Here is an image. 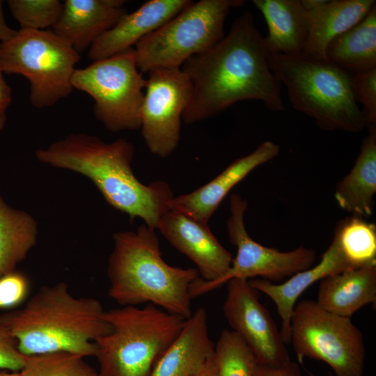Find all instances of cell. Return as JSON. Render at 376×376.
Wrapping results in <instances>:
<instances>
[{"label": "cell", "instance_id": "obj_35", "mask_svg": "<svg viewBox=\"0 0 376 376\" xmlns=\"http://www.w3.org/2000/svg\"><path fill=\"white\" fill-rule=\"evenodd\" d=\"M16 31L6 24L3 15V3L0 0V42L10 38L15 34Z\"/></svg>", "mask_w": 376, "mask_h": 376}, {"label": "cell", "instance_id": "obj_15", "mask_svg": "<svg viewBox=\"0 0 376 376\" xmlns=\"http://www.w3.org/2000/svg\"><path fill=\"white\" fill-rule=\"evenodd\" d=\"M279 151V146L275 143L263 142L251 153L235 160L205 185L191 192L174 196L170 208L178 209L208 224L230 190L255 169L276 157Z\"/></svg>", "mask_w": 376, "mask_h": 376}, {"label": "cell", "instance_id": "obj_13", "mask_svg": "<svg viewBox=\"0 0 376 376\" xmlns=\"http://www.w3.org/2000/svg\"><path fill=\"white\" fill-rule=\"evenodd\" d=\"M226 283L224 315L232 330L251 349L258 363L277 367L290 361L281 331L260 301V292L246 279L234 278Z\"/></svg>", "mask_w": 376, "mask_h": 376}, {"label": "cell", "instance_id": "obj_18", "mask_svg": "<svg viewBox=\"0 0 376 376\" xmlns=\"http://www.w3.org/2000/svg\"><path fill=\"white\" fill-rule=\"evenodd\" d=\"M121 0H65L63 11L52 28L79 54L90 48L126 13Z\"/></svg>", "mask_w": 376, "mask_h": 376}, {"label": "cell", "instance_id": "obj_34", "mask_svg": "<svg viewBox=\"0 0 376 376\" xmlns=\"http://www.w3.org/2000/svg\"><path fill=\"white\" fill-rule=\"evenodd\" d=\"M12 102V91L6 83L3 72L0 69V132L6 121V111Z\"/></svg>", "mask_w": 376, "mask_h": 376}, {"label": "cell", "instance_id": "obj_16", "mask_svg": "<svg viewBox=\"0 0 376 376\" xmlns=\"http://www.w3.org/2000/svg\"><path fill=\"white\" fill-rule=\"evenodd\" d=\"M190 0H150L102 33L90 47L88 58L103 59L133 48L142 38L178 14Z\"/></svg>", "mask_w": 376, "mask_h": 376}, {"label": "cell", "instance_id": "obj_11", "mask_svg": "<svg viewBox=\"0 0 376 376\" xmlns=\"http://www.w3.org/2000/svg\"><path fill=\"white\" fill-rule=\"evenodd\" d=\"M246 200L237 194L230 196V215L227 221V230L232 244L237 248L230 269L221 279L205 281L198 277L191 285V299L212 291L234 278L249 280L256 277L280 283L297 272L314 265L315 251L299 246L290 251H280L265 246L253 240L244 224Z\"/></svg>", "mask_w": 376, "mask_h": 376}, {"label": "cell", "instance_id": "obj_28", "mask_svg": "<svg viewBox=\"0 0 376 376\" xmlns=\"http://www.w3.org/2000/svg\"><path fill=\"white\" fill-rule=\"evenodd\" d=\"M79 354L58 352L29 356L20 376H100Z\"/></svg>", "mask_w": 376, "mask_h": 376}, {"label": "cell", "instance_id": "obj_32", "mask_svg": "<svg viewBox=\"0 0 376 376\" xmlns=\"http://www.w3.org/2000/svg\"><path fill=\"white\" fill-rule=\"evenodd\" d=\"M26 357L20 352L16 340L8 330L0 324V370L19 372Z\"/></svg>", "mask_w": 376, "mask_h": 376}, {"label": "cell", "instance_id": "obj_30", "mask_svg": "<svg viewBox=\"0 0 376 376\" xmlns=\"http://www.w3.org/2000/svg\"><path fill=\"white\" fill-rule=\"evenodd\" d=\"M352 86L357 102L363 105L367 127H376V68L352 75Z\"/></svg>", "mask_w": 376, "mask_h": 376}, {"label": "cell", "instance_id": "obj_29", "mask_svg": "<svg viewBox=\"0 0 376 376\" xmlns=\"http://www.w3.org/2000/svg\"><path fill=\"white\" fill-rule=\"evenodd\" d=\"M7 3L20 29L25 30L52 28L63 7V3L58 0H9Z\"/></svg>", "mask_w": 376, "mask_h": 376}, {"label": "cell", "instance_id": "obj_7", "mask_svg": "<svg viewBox=\"0 0 376 376\" xmlns=\"http://www.w3.org/2000/svg\"><path fill=\"white\" fill-rule=\"evenodd\" d=\"M79 54L52 30L19 29L0 42V69L30 84L31 104L52 107L73 91L72 78Z\"/></svg>", "mask_w": 376, "mask_h": 376}, {"label": "cell", "instance_id": "obj_23", "mask_svg": "<svg viewBox=\"0 0 376 376\" xmlns=\"http://www.w3.org/2000/svg\"><path fill=\"white\" fill-rule=\"evenodd\" d=\"M368 134L350 171L336 185L334 196L339 207L352 216L373 214L376 194V127Z\"/></svg>", "mask_w": 376, "mask_h": 376}, {"label": "cell", "instance_id": "obj_26", "mask_svg": "<svg viewBox=\"0 0 376 376\" xmlns=\"http://www.w3.org/2000/svg\"><path fill=\"white\" fill-rule=\"evenodd\" d=\"M333 240L352 268L376 265V226L364 218L352 215L340 220Z\"/></svg>", "mask_w": 376, "mask_h": 376}, {"label": "cell", "instance_id": "obj_9", "mask_svg": "<svg viewBox=\"0 0 376 376\" xmlns=\"http://www.w3.org/2000/svg\"><path fill=\"white\" fill-rule=\"evenodd\" d=\"M72 85L93 97L96 118L110 132L141 127L146 79L137 68L134 48L76 69Z\"/></svg>", "mask_w": 376, "mask_h": 376}, {"label": "cell", "instance_id": "obj_25", "mask_svg": "<svg viewBox=\"0 0 376 376\" xmlns=\"http://www.w3.org/2000/svg\"><path fill=\"white\" fill-rule=\"evenodd\" d=\"M37 236L34 218L8 205L0 194V278L15 271L36 245Z\"/></svg>", "mask_w": 376, "mask_h": 376}, {"label": "cell", "instance_id": "obj_5", "mask_svg": "<svg viewBox=\"0 0 376 376\" xmlns=\"http://www.w3.org/2000/svg\"><path fill=\"white\" fill-rule=\"evenodd\" d=\"M269 67L287 88L293 108L326 131L359 132L367 127L352 90V75L305 52L269 54Z\"/></svg>", "mask_w": 376, "mask_h": 376}, {"label": "cell", "instance_id": "obj_31", "mask_svg": "<svg viewBox=\"0 0 376 376\" xmlns=\"http://www.w3.org/2000/svg\"><path fill=\"white\" fill-rule=\"evenodd\" d=\"M29 281L22 272L14 271L0 278V308L21 304L29 292Z\"/></svg>", "mask_w": 376, "mask_h": 376}, {"label": "cell", "instance_id": "obj_10", "mask_svg": "<svg viewBox=\"0 0 376 376\" xmlns=\"http://www.w3.org/2000/svg\"><path fill=\"white\" fill-rule=\"evenodd\" d=\"M290 343L298 361L304 358L327 363L336 376H363V334L350 318L330 313L315 300L296 304L290 320Z\"/></svg>", "mask_w": 376, "mask_h": 376}, {"label": "cell", "instance_id": "obj_37", "mask_svg": "<svg viewBox=\"0 0 376 376\" xmlns=\"http://www.w3.org/2000/svg\"><path fill=\"white\" fill-rule=\"evenodd\" d=\"M0 376H20L19 372L1 373Z\"/></svg>", "mask_w": 376, "mask_h": 376}, {"label": "cell", "instance_id": "obj_12", "mask_svg": "<svg viewBox=\"0 0 376 376\" xmlns=\"http://www.w3.org/2000/svg\"><path fill=\"white\" fill-rule=\"evenodd\" d=\"M147 73L141 111V135L153 155L166 158L178 146L181 120L191 100L192 85L181 68H159Z\"/></svg>", "mask_w": 376, "mask_h": 376}, {"label": "cell", "instance_id": "obj_14", "mask_svg": "<svg viewBox=\"0 0 376 376\" xmlns=\"http://www.w3.org/2000/svg\"><path fill=\"white\" fill-rule=\"evenodd\" d=\"M157 230L196 265L204 281H215L230 269L232 254L219 242L207 223L170 208L160 219Z\"/></svg>", "mask_w": 376, "mask_h": 376}, {"label": "cell", "instance_id": "obj_38", "mask_svg": "<svg viewBox=\"0 0 376 376\" xmlns=\"http://www.w3.org/2000/svg\"><path fill=\"white\" fill-rule=\"evenodd\" d=\"M331 376H332V375H331Z\"/></svg>", "mask_w": 376, "mask_h": 376}, {"label": "cell", "instance_id": "obj_17", "mask_svg": "<svg viewBox=\"0 0 376 376\" xmlns=\"http://www.w3.org/2000/svg\"><path fill=\"white\" fill-rule=\"evenodd\" d=\"M350 268L338 245L332 240L317 265L296 273L283 283H273L260 278L249 279V283L275 304L281 319V334L283 342L288 345L290 343L291 316L300 295L318 281Z\"/></svg>", "mask_w": 376, "mask_h": 376}, {"label": "cell", "instance_id": "obj_24", "mask_svg": "<svg viewBox=\"0 0 376 376\" xmlns=\"http://www.w3.org/2000/svg\"><path fill=\"white\" fill-rule=\"evenodd\" d=\"M325 57L352 75L376 68V5L361 21L329 43Z\"/></svg>", "mask_w": 376, "mask_h": 376}, {"label": "cell", "instance_id": "obj_33", "mask_svg": "<svg viewBox=\"0 0 376 376\" xmlns=\"http://www.w3.org/2000/svg\"><path fill=\"white\" fill-rule=\"evenodd\" d=\"M254 376H302L299 365L289 361L281 366L272 367L258 363Z\"/></svg>", "mask_w": 376, "mask_h": 376}, {"label": "cell", "instance_id": "obj_3", "mask_svg": "<svg viewBox=\"0 0 376 376\" xmlns=\"http://www.w3.org/2000/svg\"><path fill=\"white\" fill-rule=\"evenodd\" d=\"M99 299L77 297L63 281L40 288L20 308L0 315V324L29 357L66 352L94 356L95 341L111 331Z\"/></svg>", "mask_w": 376, "mask_h": 376}, {"label": "cell", "instance_id": "obj_21", "mask_svg": "<svg viewBox=\"0 0 376 376\" xmlns=\"http://www.w3.org/2000/svg\"><path fill=\"white\" fill-rule=\"evenodd\" d=\"M317 304L350 318L366 304L376 303V265L350 268L320 280Z\"/></svg>", "mask_w": 376, "mask_h": 376}, {"label": "cell", "instance_id": "obj_6", "mask_svg": "<svg viewBox=\"0 0 376 376\" xmlns=\"http://www.w3.org/2000/svg\"><path fill=\"white\" fill-rule=\"evenodd\" d=\"M111 331L95 341L100 376H148L186 319L148 304L104 313Z\"/></svg>", "mask_w": 376, "mask_h": 376}, {"label": "cell", "instance_id": "obj_1", "mask_svg": "<svg viewBox=\"0 0 376 376\" xmlns=\"http://www.w3.org/2000/svg\"><path fill=\"white\" fill-rule=\"evenodd\" d=\"M268 55L252 14L244 12L219 42L181 66L192 85L183 121L212 118L247 100L260 101L272 111H283L281 82L269 67Z\"/></svg>", "mask_w": 376, "mask_h": 376}, {"label": "cell", "instance_id": "obj_4", "mask_svg": "<svg viewBox=\"0 0 376 376\" xmlns=\"http://www.w3.org/2000/svg\"><path fill=\"white\" fill-rule=\"evenodd\" d=\"M108 260V296L117 304L148 303L187 319L189 289L198 278L195 268L169 265L162 258L155 230L143 224L136 231L114 233Z\"/></svg>", "mask_w": 376, "mask_h": 376}, {"label": "cell", "instance_id": "obj_22", "mask_svg": "<svg viewBox=\"0 0 376 376\" xmlns=\"http://www.w3.org/2000/svg\"><path fill=\"white\" fill-rule=\"evenodd\" d=\"M268 28L264 38L269 54L304 52L308 40L306 11L301 0H253Z\"/></svg>", "mask_w": 376, "mask_h": 376}, {"label": "cell", "instance_id": "obj_20", "mask_svg": "<svg viewBox=\"0 0 376 376\" xmlns=\"http://www.w3.org/2000/svg\"><path fill=\"white\" fill-rule=\"evenodd\" d=\"M306 11L308 40L304 52L326 59L329 43L359 21L376 5L375 0H301Z\"/></svg>", "mask_w": 376, "mask_h": 376}, {"label": "cell", "instance_id": "obj_8", "mask_svg": "<svg viewBox=\"0 0 376 376\" xmlns=\"http://www.w3.org/2000/svg\"><path fill=\"white\" fill-rule=\"evenodd\" d=\"M240 0L191 1L174 17L142 38L134 48L141 72L159 68H181L191 57L202 54L224 38L230 9Z\"/></svg>", "mask_w": 376, "mask_h": 376}, {"label": "cell", "instance_id": "obj_2", "mask_svg": "<svg viewBox=\"0 0 376 376\" xmlns=\"http://www.w3.org/2000/svg\"><path fill=\"white\" fill-rule=\"evenodd\" d=\"M36 156L42 163L86 176L109 205L153 230L174 197L166 182L145 185L136 178L132 169L134 147L125 139L107 143L96 136L72 134L38 150Z\"/></svg>", "mask_w": 376, "mask_h": 376}, {"label": "cell", "instance_id": "obj_19", "mask_svg": "<svg viewBox=\"0 0 376 376\" xmlns=\"http://www.w3.org/2000/svg\"><path fill=\"white\" fill-rule=\"evenodd\" d=\"M214 354L203 307L197 308L155 363L148 376H194Z\"/></svg>", "mask_w": 376, "mask_h": 376}, {"label": "cell", "instance_id": "obj_36", "mask_svg": "<svg viewBox=\"0 0 376 376\" xmlns=\"http://www.w3.org/2000/svg\"><path fill=\"white\" fill-rule=\"evenodd\" d=\"M194 376H216L214 354L206 362L201 370Z\"/></svg>", "mask_w": 376, "mask_h": 376}, {"label": "cell", "instance_id": "obj_27", "mask_svg": "<svg viewBox=\"0 0 376 376\" xmlns=\"http://www.w3.org/2000/svg\"><path fill=\"white\" fill-rule=\"evenodd\" d=\"M216 376H254L255 355L233 330L224 329L214 345Z\"/></svg>", "mask_w": 376, "mask_h": 376}]
</instances>
